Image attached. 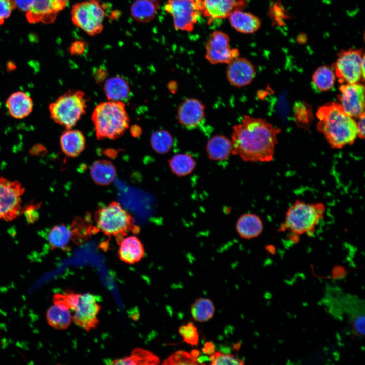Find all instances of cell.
<instances>
[{"instance_id": "1", "label": "cell", "mask_w": 365, "mask_h": 365, "mask_svg": "<svg viewBox=\"0 0 365 365\" xmlns=\"http://www.w3.org/2000/svg\"><path fill=\"white\" fill-rule=\"evenodd\" d=\"M281 131L265 119L244 115L241 122L233 126L232 154L246 162H270Z\"/></svg>"}, {"instance_id": "2", "label": "cell", "mask_w": 365, "mask_h": 365, "mask_svg": "<svg viewBox=\"0 0 365 365\" xmlns=\"http://www.w3.org/2000/svg\"><path fill=\"white\" fill-rule=\"evenodd\" d=\"M317 130L330 146L341 149L353 144L357 137L356 122L338 102H331L319 107L316 113Z\"/></svg>"}, {"instance_id": "3", "label": "cell", "mask_w": 365, "mask_h": 365, "mask_svg": "<svg viewBox=\"0 0 365 365\" xmlns=\"http://www.w3.org/2000/svg\"><path fill=\"white\" fill-rule=\"evenodd\" d=\"M325 211L326 207L322 202L307 203L297 199L287 210L278 232H287L289 239L297 243L301 236H312L314 234Z\"/></svg>"}, {"instance_id": "4", "label": "cell", "mask_w": 365, "mask_h": 365, "mask_svg": "<svg viewBox=\"0 0 365 365\" xmlns=\"http://www.w3.org/2000/svg\"><path fill=\"white\" fill-rule=\"evenodd\" d=\"M98 140L116 139L128 128L130 119L122 101L109 100L98 104L91 116Z\"/></svg>"}, {"instance_id": "5", "label": "cell", "mask_w": 365, "mask_h": 365, "mask_svg": "<svg viewBox=\"0 0 365 365\" xmlns=\"http://www.w3.org/2000/svg\"><path fill=\"white\" fill-rule=\"evenodd\" d=\"M94 221L98 230L109 237H115L118 244L129 233L138 234L140 231L134 218L115 201L99 208L94 213Z\"/></svg>"}, {"instance_id": "6", "label": "cell", "mask_w": 365, "mask_h": 365, "mask_svg": "<svg viewBox=\"0 0 365 365\" xmlns=\"http://www.w3.org/2000/svg\"><path fill=\"white\" fill-rule=\"evenodd\" d=\"M87 100L85 93L69 90L51 103L49 112L51 119L66 130L72 129L86 113Z\"/></svg>"}, {"instance_id": "7", "label": "cell", "mask_w": 365, "mask_h": 365, "mask_svg": "<svg viewBox=\"0 0 365 365\" xmlns=\"http://www.w3.org/2000/svg\"><path fill=\"white\" fill-rule=\"evenodd\" d=\"M340 84L361 83L364 80V54L362 49L341 51L332 65Z\"/></svg>"}, {"instance_id": "8", "label": "cell", "mask_w": 365, "mask_h": 365, "mask_svg": "<svg viewBox=\"0 0 365 365\" xmlns=\"http://www.w3.org/2000/svg\"><path fill=\"white\" fill-rule=\"evenodd\" d=\"M71 14L74 24L88 34L93 36L102 31L105 11L98 0H85L75 4Z\"/></svg>"}, {"instance_id": "9", "label": "cell", "mask_w": 365, "mask_h": 365, "mask_svg": "<svg viewBox=\"0 0 365 365\" xmlns=\"http://www.w3.org/2000/svg\"><path fill=\"white\" fill-rule=\"evenodd\" d=\"M165 11L171 15L176 30L191 32L201 13L195 0H168Z\"/></svg>"}, {"instance_id": "10", "label": "cell", "mask_w": 365, "mask_h": 365, "mask_svg": "<svg viewBox=\"0 0 365 365\" xmlns=\"http://www.w3.org/2000/svg\"><path fill=\"white\" fill-rule=\"evenodd\" d=\"M24 191L20 182L0 178V220L10 221L17 217Z\"/></svg>"}, {"instance_id": "11", "label": "cell", "mask_w": 365, "mask_h": 365, "mask_svg": "<svg viewBox=\"0 0 365 365\" xmlns=\"http://www.w3.org/2000/svg\"><path fill=\"white\" fill-rule=\"evenodd\" d=\"M228 34L216 30L209 37L205 45V58L211 64H228L239 55L237 48L230 47Z\"/></svg>"}, {"instance_id": "12", "label": "cell", "mask_w": 365, "mask_h": 365, "mask_svg": "<svg viewBox=\"0 0 365 365\" xmlns=\"http://www.w3.org/2000/svg\"><path fill=\"white\" fill-rule=\"evenodd\" d=\"M101 306L95 296L90 293L79 294L72 321L80 327L89 331L99 323L98 314Z\"/></svg>"}, {"instance_id": "13", "label": "cell", "mask_w": 365, "mask_h": 365, "mask_svg": "<svg viewBox=\"0 0 365 365\" xmlns=\"http://www.w3.org/2000/svg\"><path fill=\"white\" fill-rule=\"evenodd\" d=\"M337 96L343 110L353 118L364 113V86L361 83L341 84Z\"/></svg>"}, {"instance_id": "14", "label": "cell", "mask_w": 365, "mask_h": 365, "mask_svg": "<svg viewBox=\"0 0 365 365\" xmlns=\"http://www.w3.org/2000/svg\"><path fill=\"white\" fill-rule=\"evenodd\" d=\"M201 14L208 24L214 20L228 18L234 11L243 10L248 0H195Z\"/></svg>"}, {"instance_id": "15", "label": "cell", "mask_w": 365, "mask_h": 365, "mask_svg": "<svg viewBox=\"0 0 365 365\" xmlns=\"http://www.w3.org/2000/svg\"><path fill=\"white\" fill-rule=\"evenodd\" d=\"M226 77L230 84L242 87L250 84L256 76V69L246 58H236L228 64Z\"/></svg>"}, {"instance_id": "16", "label": "cell", "mask_w": 365, "mask_h": 365, "mask_svg": "<svg viewBox=\"0 0 365 365\" xmlns=\"http://www.w3.org/2000/svg\"><path fill=\"white\" fill-rule=\"evenodd\" d=\"M205 106L196 98H187L184 100L177 108L178 122L188 129L197 128L203 121L205 116Z\"/></svg>"}, {"instance_id": "17", "label": "cell", "mask_w": 365, "mask_h": 365, "mask_svg": "<svg viewBox=\"0 0 365 365\" xmlns=\"http://www.w3.org/2000/svg\"><path fill=\"white\" fill-rule=\"evenodd\" d=\"M69 0H36L26 16L31 23L52 22L60 11L66 6Z\"/></svg>"}, {"instance_id": "18", "label": "cell", "mask_w": 365, "mask_h": 365, "mask_svg": "<svg viewBox=\"0 0 365 365\" xmlns=\"http://www.w3.org/2000/svg\"><path fill=\"white\" fill-rule=\"evenodd\" d=\"M6 106L9 115L13 118L21 119L28 116L32 112L33 101L25 92L18 91L12 93L7 98Z\"/></svg>"}, {"instance_id": "19", "label": "cell", "mask_w": 365, "mask_h": 365, "mask_svg": "<svg viewBox=\"0 0 365 365\" xmlns=\"http://www.w3.org/2000/svg\"><path fill=\"white\" fill-rule=\"evenodd\" d=\"M118 256L120 259L128 264H133L141 261L145 255L144 246L135 236L123 238L119 243Z\"/></svg>"}, {"instance_id": "20", "label": "cell", "mask_w": 365, "mask_h": 365, "mask_svg": "<svg viewBox=\"0 0 365 365\" xmlns=\"http://www.w3.org/2000/svg\"><path fill=\"white\" fill-rule=\"evenodd\" d=\"M263 222L258 215L252 213H245L238 218L235 230L242 239L250 240L258 237L263 232Z\"/></svg>"}, {"instance_id": "21", "label": "cell", "mask_w": 365, "mask_h": 365, "mask_svg": "<svg viewBox=\"0 0 365 365\" xmlns=\"http://www.w3.org/2000/svg\"><path fill=\"white\" fill-rule=\"evenodd\" d=\"M228 18L231 26L242 33H253L261 25V21L258 17L243 10L234 11Z\"/></svg>"}, {"instance_id": "22", "label": "cell", "mask_w": 365, "mask_h": 365, "mask_svg": "<svg viewBox=\"0 0 365 365\" xmlns=\"http://www.w3.org/2000/svg\"><path fill=\"white\" fill-rule=\"evenodd\" d=\"M60 144L64 154L68 157H75L84 150L85 137L80 130L68 129L61 135Z\"/></svg>"}, {"instance_id": "23", "label": "cell", "mask_w": 365, "mask_h": 365, "mask_svg": "<svg viewBox=\"0 0 365 365\" xmlns=\"http://www.w3.org/2000/svg\"><path fill=\"white\" fill-rule=\"evenodd\" d=\"M206 151L208 158L213 161H224L232 154L233 145L229 138L216 135L207 142Z\"/></svg>"}, {"instance_id": "24", "label": "cell", "mask_w": 365, "mask_h": 365, "mask_svg": "<svg viewBox=\"0 0 365 365\" xmlns=\"http://www.w3.org/2000/svg\"><path fill=\"white\" fill-rule=\"evenodd\" d=\"M90 173L93 181L100 186L112 183L116 176L117 170L109 160L102 159L94 162L90 167Z\"/></svg>"}, {"instance_id": "25", "label": "cell", "mask_w": 365, "mask_h": 365, "mask_svg": "<svg viewBox=\"0 0 365 365\" xmlns=\"http://www.w3.org/2000/svg\"><path fill=\"white\" fill-rule=\"evenodd\" d=\"M104 91L108 100L122 101L128 97L130 87L123 78L116 76L105 81Z\"/></svg>"}, {"instance_id": "26", "label": "cell", "mask_w": 365, "mask_h": 365, "mask_svg": "<svg viewBox=\"0 0 365 365\" xmlns=\"http://www.w3.org/2000/svg\"><path fill=\"white\" fill-rule=\"evenodd\" d=\"M171 172L178 177L191 174L196 167V161L191 155L187 153L174 155L168 161Z\"/></svg>"}, {"instance_id": "27", "label": "cell", "mask_w": 365, "mask_h": 365, "mask_svg": "<svg viewBox=\"0 0 365 365\" xmlns=\"http://www.w3.org/2000/svg\"><path fill=\"white\" fill-rule=\"evenodd\" d=\"M72 318L70 310L55 304L51 306L46 313V320L48 324L57 329L67 328L71 323Z\"/></svg>"}, {"instance_id": "28", "label": "cell", "mask_w": 365, "mask_h": 365, "mask_svg": "<svg viewBox=\"0 0 365 365\" xmlns=\"http://www.w3.org/2000/svg\"><path fill=\"white\" fill-rule=\"evenodd\" d=\"M74 235L72 227L62 224L56 225L51 229L48 235V240L52 249L65 250L70 241L73 239Z\"/></svg>"}, {"instance_id": "29", "label": "cell", "mask_w": 365, "mask_h": 365, "mask_svg": "<svg viewBox=\"0 0 365 365\" xmlns=\"http://www.w3.org/2000/svg\"><path fill=\"white\" fill-rule=\"evenodd\" d=\"M158 4L150 0H136L131 5V15L136 20L147 22L155 17Z\"/></svg>"}, {"instance_id": "30", "label": "cell", "mask_w": 365, "mask_h": 365, "mask_svg": "<svg viewBox=\"0 0 365 365\" xmlns=\"http://www.w3.org/2000/svg\"><path fill=\"white\" fill-rule=\"evenodd\" d=\"M215 313V307L212 301L208 298H199L196 299L191 307V314L196 321L204 322L211 319Z\"/></svg>"}, {"instance_id": "31", "label": "cell", "mask_w": 365, "mask_h": 365, "mask_svg": "<svg viewBox=\"0 0 365 365\" xmlns=\"http://www.w3.org/2000/svg\"><path fill=\"white\" fill-rule=\"evenodd\" d=\"M335 80L336 76L334 70L327 65L319 66L312 77L313 85L321 92L331 90L334 86Z\"/></svg>"}, {"instance_id": "32", "label": "cell", "mask_w": 365, "mask_h": 365, "mask_svg": "<svg viewBox=\"0 0 365 365\" xmlns=\"http://www.w3.org/2000/svg\"><path fill=\"white\" fill-rule=\"evenodd\" d=\"M160 363L159 358L153 353L144 349H136L131 355L110 362L114 364H157Z\"/></svg>"}, {"instance_id": "33", "label": "cell", "mask_w": 365, "mask_h": 365, "mask_svg": "<svg viewBox=\"0 0 365 365\" xmlns=\"http://www.w3.org/2000/svg\"><path fill=\"white\" fill-rule=\"evenodd\" d=\"M174 143L173 136L166 130H159L152 133L150 138L152 148L157 153L164 154L168 153Z\"/></svg>"}, {"instance_id": "34", "label": "cell", "mask_w": 365, "mask_h": 365, "mask_svg": "<svg viewBox=\"0 0 365 365\" xmlns=\"http://www.w3.org/2000/svg\"><path fill=\"white\" fill-rule=\"evenodd\" d=\"M294 117L298 126L307 128L313 119V112L310 105L305 102L296 103L293 108Z\"/></svg>"}, {"instance_id": "35", "label": "cell", "mask_w": 365, "mask_h": 365, "mask_svg": "<svg viewBox=\"0 0 365 365\" xmlns=\"http://www.w3.org/2000/svg\"><path fill=\"white\" fill-rule=\"evenodd\" d=\"M163 364H198L196 358L194 357L191 353L185 351H177L172 354L168 358L166 359Z\"/></svg>"}, {"instance_id": "36", "label": "cell", "mask_w": 365, "mask_h": 365, "mask_svg": "<svg viewBox=\"0 0 365 365\" xmlns=\"http://www.w3.org/2000/svg\"><path fill=\"white\" fill-rule=\"evenodd\" d=\"M211 364H232L242 365L245 362L243 360L235 357L232 354L224 353L221 352H214L209 357Z\"/></svg>"}, {"instance_id": "37", "label": "cell", "mask_w": 365, "mask_h": 365, "mask_svg": "<svg viewBox=\"0 0 365 365\" xmlns=\"http://www.w3.org/2000/svg\"><path fill=\"white\" fill-rule=\"evenodd\" d=\"M184 342L192 346H197L199 342L197 328L192 322L181 325L178 330Z\"/></svg>"}, {"instance_id": "38", "label": "cell", "mask_w": 365, "mask_h": 365, "mask_svg": "<svg viewBox=\"0 0 365 365\" xmlns=\"http://www.w3.org/2000/svg\"><path fill=\"white\" fill-rule=\"evenodd\" d=\"M269 12L271 18L272 17L274 20H276V22L278 24H280L281 23H283L284 20L287 16L283 6L277 3L271 5Z\"/></svg>"}, {"instance_id": "39", "label": "cell", "mask_w": 365, "mask_h": 365, "mask_svg": "<svg viewBox=\"0 0 365 365\" xmlns=\"http://www.w3.org/2000/svg\"><path fill=\"white\" fill-rule=\"evenodd\" d=\"M15 7L13 0H0V25L10 16Z\"/></svg>"}, {"instance_id": "40", "label": "cell", "mask_w": 365, "mask_h": 365, "mask_svg": "<svg viewBox=\"0 0 365 365\" xmlns=\"http://www.w3.org/2000/svg\"><path fill=\"white\" fill-rule=\"evenodd\" d=\"M364 315L359 314L353 317L352 320V325L354 331L359 336H363L364 323Z\"/></svg>"}, {"instance_id": "41", "label": "cell", "mask_w": 365, "mask_h": 365, "mask_svg": "<svg viewBox=\"0 0 365 365\" xmlns=\"http://www.w3.org/2000/svg\"><path fill=\"white\" fill-rule=\"evenodd\" d=\"M18 8L21 11L27 13L33 7L36 0H13Z\"/></svg>"}, {"instance_id": "42", "label": "cell", "mask_w": 365, "mask_h": 365, "mask_svg": "<svg viewBox=\"0 0 365 365\" xmlns=\"http://www.w3.org/2000/svg\"><path fill=\"white\" fill-rule=\"evenodd\" d=\"M364 113L359 116L357 122H356V127L357 131V137L360 139H363L364 138Z\"/></svg>"}, {"instance_id": "43", "label": "cell", "mask_w": 365, "mask_h": 365, "mask_svg": "<svg viewBox=\"0 0 365 365\" xmlns=\"http://www.w3.org/2000/svg\"><path fill=\"white\" fill-rule=\"evenodd\" d=\"M346 271L342 266H336L332 269V278L340 279L344 278L346 275Z\"/></svg>"}, {"instance_id": "44", "label": "cell", "mask_w": 365, "mask_h": 365, "mask_svg": "<svg viewBox=\"0 0 365 365\" xmlns=\"http://www.w3.org/2000/svg\"><path fill=\"white\" fill-rule=\"evenodd\" d=\"M202 352L207 355H211L215 352V346L212 342H207L202 349Z\"/></svg>"}, {"instance_id": "45", "label": "cell", "mask_w": 365, "mask_h": 365, "mask_svg": "<svg viewBox=\"0 0 365 365\" xmlns=\"http://www.w3.org/2000/svg\"><path fill=\"white\" fill-rule=\"evenodd\" d=\"M106 77V71L105 70L103 69L97 70L95 75V79L98 83L103 82L104 80H105Z\"/></svg>"}, {"instance_id": "46", "label": "cell", "mask_w": 365, "mask_h": 365, "mask_svg": "<svg viewBox=\"0 0 365 365\" xmlns=\"http://www.w3.org/2000/svg\"><path fill=\"white\" fill-rule=\"evenodd\" d=\"M130 132L133 137H138L142 133L141 128L138 125H133L130 128Z\"/></svg>"}, {"instance_id": "47", "label": "cell", "mask_w": 365, "mask_h": 365, "mask_svg": "<svg viewBox=\"0 0 365 365\" xmlns=\"http://www.w3.org/2000/svg\"><path fill=\"white\" fill-rule=\"evenodd\" d=\"M196 359H197V361L198 363H199V364H202L204 362L209 361V357L206 355H202V356H200L199 357L198 356L196 358Z\"/></svg>"}, {"instance_id": "48", "label": "cell", "mask_w": 365, "mask_h": 365, "mask_svg": "<svg viewBox=\"0 0 365 365\" xmlns=\"http://www.w3.org/2000/svg\"><path fill=\"white\" fill-rule=\"evenodd\" d=\"M175 83L176 82L174 81H170L168 84V88L169 90L173 87L170 91L172 93H174L177 90V84L175 85Z\"/></svg>"}, {"instance_id": "49", "label": "cell", "mask_w": 365, "mask_h": 365, "mask_svg": "<svg viewBox=\"0 0 365 365\" xmlns=\"http://www.w3.org/2000/svg\"><path fill=\"white\" fill-rule=\"evenodd\" d=\"M266 250L271 254L274 255L275 254V252H276L275 248V247H274L272 246H268V247H266Z\"/></svg>"}, {"instance_id": "50", "label": "cell", "mask_w": 365, "mask_h": 365, "mask_svg": "<svg viewBox=\"0 0 365 365\" xmlns=\"http://www.w3.org/2000/svg\"><path fill=\"white\" fill-rule=\"evenodd\" d=\"M199 351L198 350H193L191 352V354L195 358H197L199 355Z\"/></svg>"}, {"instance_id": "51", "label": "cell", "mask_w": 365, "mask_h": 365, "mask_svg": "<svg viewBox=\"0 0 365 365\" xmlns=\"http://www.w3.org/2000/svg\"><path fill=\"white\" fill-rule=\"evenodd\" d=\"M221 350L224 353H229L230 352V349L227 347L222 346Z\"/></svg>"}, {"instance_id": "52", "label": "cell", "mask_w": 365, "mask_h": 365, "mask_svg": "<svg viewBox=\"0 0 365 365\" xmlns=\"http://www.w3.org/2000/svg\"><path fill=\"white\" fill-rule=\"evenodd\" d=\"M240 346H241V344L240 343H238L234 345V348L235 349L238 350L240 348Z\"/></svg>"}, {"instance_id": "53", "label": "cell", "mask_w": 365, "mask_h": 365, "mask_svg": "<svg viewBox=\"0 0 365 365\" xmlns=\"http://www.w3.org/2000/svg\"><path fill=\"white\" fill-rule=\"evenodd\" d=\"M151 1H152L155 3L158 4V0H150Z\"/></svg>"}]
</instances>
